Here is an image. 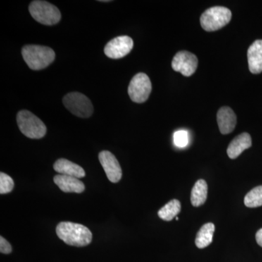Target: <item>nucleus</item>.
Wrapping results in <instances>:
<instances>
[{
  "instance_id": "nucleus-17",
  "label": "nucleus",
  "mask_w": 262,
  "mask_h": 262,
  "mask_svg": "<svg viewBox=\"0 0 262 262\" xmlns=\"http://www.w3.org/2000/svg\"><path fill=\"white\" fill-rule=\"evenodd\" d=\"M215 231V225L213 223H207L200 229L196 234L195 245L198 248L208 247L213 241V233Z\"/></svg>"
},
{
  "instance_id": "nucleus-4",
  "label": "nucleus",
  "mask_w": 262,
  "mask_h": 262,
  "mask_svg": "<svg viewBox=\"0 0 262 262\" xmlns=\"http://www.w3.org/2000/svg\"><path fill=\"white\" fill-rule=\"evenodd\" d=\"M232 12L225 7L216 6L206 10L201 17L202 28L206 32H215L230 22Z\"/></svg>"
},
{
  "instance_id": "nucleus-13",
  "label": "nucleus",
  "mask_w": 262,
  "mask_h": 262,
  "mask_svg": "<svg viewBox=\"0 0 262 262\" xmlns=\"http://www.w3.org/2000/svg\"><path fill=\"white\" fill-rule=\"evenodd\" d=\"M248 62L250 72L255 75L262 72V39H258L248 50Z\"/></svg>"
},
{
  "instance_id": "nucleus-11",
  "label": "nucleus",
  "mask_w": 262,
  "mask_h": 262,
  "mask_svg": "<svg viewBox=\"0 0 262 262\" xmlns=\"http://www.w3.org/2000/svg\"><path fill=\"white\" fill-rule=\"evenodd\" d=\"M217 122L220 132L224 135L230 134L237 125V117L232 108L223 106L217 113Z\"/></svg>"
},
{
  "instance_id": "nucleus-19",
  "label": "nucleus",
  "mask_w": 262,
  "mask_h": 262,
  "mask_svg": "<svg viewBox=\"0 0 262 262\" xmlns=\"http://www.w3.org/2000/svg\"><path fill=\"white\" fill-rule=\"evenodd\" d=\"M244 203L248 208H257L262 206V186L253 188L246 194Z\"/></svg>"
},
{
  "instance_id": "nucleus-9",
  "label": "nucleus",
  "mask_w": 262,
  "mask_h": 262,
  "mask_svg": "<svg viewBox=\"0 0 262 262\" xmlns=\"http://www.w3.org/2000/svg\"><path fill=\"white\" fill-rule=\"evenodd\" d=\"M134 48V41L128 36H120L114 38L106 45L104 53L113 59L123 58L130 53Z\"/></svg>"
},
{
  "instance_id": "nucleus-8",
  "label": "nucleus",
  "mask_w": 262,
  "mask_h": 262,
  "mask_svg": "<svg viewBox=\"0 0 262 262\" xmlns=\"http://www.w3.org/2000/svg\"><path fill=\"white\" fill-rule=\"evenodd\" d=\"M198 60L195 55L189 51H179L172 61V68L185 77H190L198 68Z\"/></svg>"
},
{
  "instance_id": "nucleus-1",
  "label": "nucleus",
  "mask_w": 262,
  "mask_h": 262,
  "mask_svg": "<svg viewBox=\"0 0 262 262\" xmlns=\"http://www.w3.org/2000/svg\"><path fill=\"white\" fill-rule=\"evenodd\" d=\"M56 234L69 246L84 247L91 244L93 234L85 226L70 222H63L56 227Z\"/></svg>"
},
{
  "instance_id": "nucleus-3",
  "label": "nucleus",
  "mask_w": 262,
  "mask_h": 262,
  "mask_svg": "<svg viewBox=\"0 0 262 262\" xmlns=\"http://www.w3.org/2000/svg\"><path fill=\"white\" fill-rule=\"evenodd\" d=\"M16 119L19 130L29 139H39L46 136L47 127L44 122L31 112L22 110Z\"/></svg>"
},
{
  "instance_id": "nucleus-20",
  "label": "nucleus",
  "mask_w": 262,
  "mask_h": 262,
  "mask_svg": "<svg viewBox=\"0 0 262 262\" xmlns=\"http://www.w3.org/2000/svg\"><path fill=\"white\" fill-rule=\"evenodd\" d=\"M14 188V182L9 176L1 172L0 173V193L8 194L12 192Z\"/></svg>"
},
{
  "instance_id": "nucleus-22",
  "label": "nucleus",
  "mask_w": 262,
  "mask_h": 262,
  "mask_svg": "<svg viewBox=\"0 0 262 262\" xmlns=\"http://www.w3.org/2000/svg\"><path fill=\"white\" fill-rule=\"evenodd\" d=\"M0 252L3 254H9L12 252V246L7 239L0 237Z\"/></svg>"
},
{
  "instance_id": "nucleus-12",
  "label": "nucleus",
  "mask_w": 262,
  "mask_h": 262,
  "mask_svg": "<svg viewBox=\"0 0 262 262\" xmlns=\"http://www.w3.org/2000/svg\"><path fill=\"white\" fill-rule=\"evenodd\" d=\"M53 182L63 192L82 193L85 189L83 182L79 179L70 176L58 174L55 176Z\"/></svg>"
},
{
  "instance_id": "nucleus-10",
  "label": "nucleus",
  "mask_w": 262,
  "mask_h": 262,
  "mask_svg": "<svg viewBox=\"0 0 262 262\" xmlns=\"http://www.w3.org/2000/svg\"><path fill=\"white\" fill-rule=\"evenodd\" d=\"M98 159L108 180L113 183L120 182L122 176V169L115 155L110 151H102L98 155Z\"/></svg>"
},
{
  "instance_id": "nucleus-7",
  "label": "nucleus",
  "mask_w": 262,
  "mask_h": 262,
  "mask_svg": "<svg viewBox=\"0 0 262 262\" xmlns=\"http://www.w3.org/2000/svg\"><path fill=\"white\" fill-rule=\"evenodd\" d=\"M151 91V83L146 74L138 73L133 77L128 86V95L134 102H145Z\"/></svg>"
},
{
  "instance_id": "nucleus-6",
  "label": "nucleus",
  "mask_w": 262,
  "mask_h": 262,
  "mask_svg": "<svg viewBox=\"0 0 262 262\" xmlns=\"http://www.w3.org/2000/svg\"><path fill=\"white\" fill-rule=\"evenodd\" d=\"M65 107L76 116L88 118L94 113V106L89 98L78 92L70 93L63 98Z\"/></svg>"
},
{
  "instance_id": "nucleus-16",
  "label": "nucleus",
  "mask_w": 262,
  "mask_h": 262,
  "mask_svg": "<svg viewBox=\"0 0 262 262\" xmlns=\"http://www.w3.org/2000/svg\"><path fill=\"white\" fill-rule=\"evenodd\" d=\"M208 196V184L206 181L200 179L194 184L191 192V203L194 207H199L206 203Z\"/></svg>"
},
{
  "instance_id": "nucleus-5",
  "label": "nucleus",
  "mask_w": 262,
  "mask_h": 262,
  "mask_svg": "<svg viewBox=\"0 0 262 262\" xmlns=\"http://www.w3.org/2000/svg\"><path fill=\"white\" fill-rule=\"evenodd\" d=\"M29 10L33 18L44 25H55L61 18L58 8L46 1H33L29 5Z\"/></svg>"
},
{
  "instance_id": "nucleus-14",
  "label": "nucleus",
  "mask_w": 262,
  "mask_h": 262,
  "mask_svg": "<svg viewBox=\"0 0 262 262\" xmlns=\"http://www.w3.org/2000/svg\"><path fill=\"white\" fill-rule=\"evenodd\" d=\"M252 146L251 136L248 133H243L231 141L227 148V155L230 159H236L243 151Z\"/></svg>"
},
{
  "instance_id": "nucleus-23",
  "label": "nucleus",
  "mask_w": 262,
  "mask_h": 262,
  "mask_svg": "<svg viewBox=\"0 0 262 262\" xmlns=\"http://www.w3.org/2000/svg\"><path fill=\"white\" fill-rule=\"evenodd\" d=\"M256 239L258 246H260L261 247H262V228L260 229L259 230L256 232Z\"/></svg>"
},
{
  "instance_id": "nucleus-15",
  "label": "nucleus",
  "mask_w": 262,
  "mask_h": 262,
  "mask_svg": "<svg viewBox=\"0 0 262 262\" xmlns=\"http://www.w3.org/2000/svg\"><path fill=\"white\" fill-rule=\"evenodd\" d=\"M53 168L61 175L70 176L77 179L83 178L86 175L82 167L63 158L57 160L53 165Z\"/></svg>"
},
{
  "instance_id": "nucleus-21",
  "label": "nucleus",
  "mask_w": 262,
  "mask_h": 262,
  "mask_svg": "<svg viewBox=\"0 0 262 262\" xmlns=\"http://www.w3.org/2000/svg\"><path fill=\"white\" fill-rule=\"evenodd\" d=\"M173 142L179 148H184L189 143V134L186 130H178L174 133Z\"/></svg>"
},
{
  "instance_id": "nucleus-18",
  "label": "nucleus",
  "mask_w": 262,
  "mask_h": 262,
  "mask_svg": "<svg viewBox=\"0 0 262 262\" xmlns=\"http://www.w3.org/2000/svg\"><path fill=\"white\" fill-rule=\"evenodd\" d=\"M181 208L182 206L178 200H172L158 211V215L161 220L170 222L180 213Z\"/></svg>"
},
{
  "instance_id": "nucleus-2",
  "label": "nucleus",
  "mask_w": 262,
  "mask_h": 262,
  "mask_svg": "<svg viewBox=\"0 0 262 262\" xmlns=\"http://www.w3.org/2000/svg\"><path fill=\"white\" fill-rule=\"evenodd\" d=\"M21 53L26 63L32 70L46 69L56 58L55 52L52 48L36 45L24 46Z\"/></svg>"
}]
</instances>
